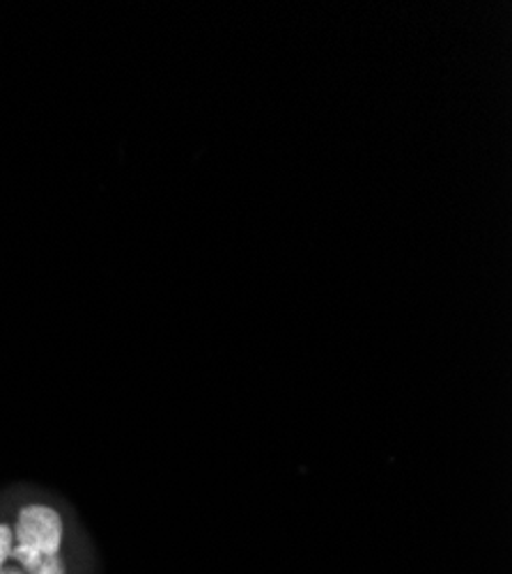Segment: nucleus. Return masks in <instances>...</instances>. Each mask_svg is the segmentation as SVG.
Segmentation results:
<instances>
[{
    "mask_svg": "<svg viewBox=\"0 0 512 574\" xmlns=\"http://www.w3.org/2000/svg\"><path fill=\"white\" fill-rule=\"evenodd\" d=\"M17 544L33 550L44 559L58 556L63 542V520L61 514L49 506H25L17 520Z\"/></svg>",
    "mask_w": 512,
    "mask_h": 574,
    "instance_id": "nucleus-1",
    "label": "nucleus"
},
{
    "mask_svg": "<svg viewBox=\"0 0 512 574\" xmlns=\"http://www.w3.org/2000/svg\"><path fill=\"white\" fill-rule=\"evenodd\" d=\"M12 548H14L12 529L8 524H0V570H3V563L10 559Z\"/></svg>",
    "mask_w": 512,
    "mask_h": 574,
    "instance_id": "nucleus-2",
    "label": "nucleus"
},
{
    "mask_svg": "<svg viewBox=\"0 0 512 574\" xmlns=\"http://www.w3.org/2000/svg\"><path fill=\"white\" fill-rule=\"evenodd\" d=\"M35 574H65V565H63L61 556H49V559H44V563L40 565V570Z\"/></svg>",
    "mask_w": 512,
    "mask_h": 574,
    "instance_id": "nucleus-3",
    "label": "nucleus"
},
{
    "mask_svg": "<svg viewBox=\"0 0 512 574\" xmlns=\"http://www.w3.org/2000/svg\"><path fill=\"white\" fill-rule=\"evenodd\" d=\"M0 574H21V572H17V570H6V572H0Z\"/></svg>",
    "mask_w": 512,
    "mask_h": 574,
    "instance_id": "nucleus-4",
    "label": "nucleus"
}]
</instances>
